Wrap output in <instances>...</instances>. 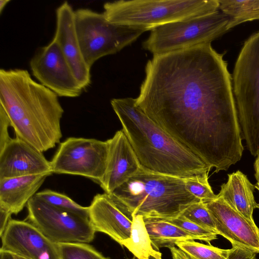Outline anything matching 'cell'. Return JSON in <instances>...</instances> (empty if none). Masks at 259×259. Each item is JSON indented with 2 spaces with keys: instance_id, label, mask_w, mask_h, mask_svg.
I'll list each match as a JSON object with an SVG mask.
<instances>
[{
  "instance_id": "6da1fadb",
  "label": "cell",
  "mask_w": 259,
  "mask_h": 259,
  "mask_svg": "<svg viewBox=\"0 0 259 259\" xmlns=\"http://www.w3.org/2000/svg\"><path fill=\"white\" fill-rule=\"evenodd\" d=\"M224 54L211 43L153 56L137 105L214 171L227 170L244 148Z\"/></svg>"
},
{
  "instance_id": "7a4b0ae2",
  "label": "cell",
  "mask_w": 259,
  "mask_h": 259,
  "mask_svg": "<svg viewBox=\"0 0 259 259\" xmlns=\"http://www.w3.org/2000/svg\"><path fill=\"white\" fill-rule=\"evenodd\" d=\"M0 106L18 137L43 152L60 143L64 110L58 96L22 69L0 70Z\"/></svg>"
},
{
  "instance_id": "3957f363",
  "label": "cell",
  "mask_w": 259,
  "mask_h": 259,
  "mask_svg": "<svg viewBox=\"0 0 259 259\" xmlns=\"http://www.w3.org/2000/svg\"><path fill=\"white\" fill-rule=\"evenodd\" d=\"M111 105L142 168L183 179L209 172V167L151 119L136 99L115 98Z\"/></svg>"
},
{
  "instance_id": "277c9868",
  "label": "cell",
  "mask_w": 259,
  "mask_h": 259,
  "mask_svg": "<svg viewBox=\"0 0 259 259\" xmlns=\"http://www.w3.org/2000/svg\"><path fill=\"white\" fill-rule=\"evenodd\" d=\"M185 179L150 172L141 167L109 195L125 206L132 215L173 219L192 203L201 201L187 190Z\"/></svg>"
},
{
  "instance_id": "5b68a950",
  "label": "cell",
  "mask_w": 259,
  "mask_h": 259,
  "mask_svg": "<svg viewBox=\"0 0 259 259\" xmlns=\"http://www.w3.org/2000/svg\"><path fill=\"white\" fill-rule=\"evenodd\" d=\"M219 5L218 0H121L105 3L103 13L111 22L148 31L213 13L219 10Z\"/></svg>"
},
{
  "instance_id": "8992f818",
  "label": "cell",
  "mask_w": 259,
  "mask_h": 259,
  "mask_svg": "<svg viewBox=\"0 0 259 259\" xmlns=\"http://www.w3.org/2000/svg\"><path fill=\"white\" fill-rule=\"evenodd\" d=\"M242 138L251 155L259 153V31L244 43L232 74Z\"/></svg>"
},
{
  "instance_id": "52a82bcc",
  "label": "cell",
  "mask_w": 259,
  "mask_h": 259,
  "mask_svg": "<svg viewBox=\"0 0 259 259\" xmlns=\"http://www.w3.org/2000/svg\"><path fill=\"white\" fill-rule=\"evenodd\" d=\"M75 23L83 57L90 68L100 58L119 52L147 31L111 22L103 13L87 8L75 11Z\"/></svg>"
},
{
  "instance_id": "ba28073f",
  "label": "cell",
  "mask_w": 259,
  "mask_h": 259,
  "mask_svg": "<svg viewBox=\"0 0 259 259\" xmlns=\"http://www.w3.org/2000/svg\"><path fill=\"white\" fill-rule=\"evenodd\" d=\"M228 17L218 10L165 24L151 30L143 47L156 56L211 43L228 31Z\"/></svg>"
},
{
  "instance_id": "9c48e42d",
  "label": "cell",
  "mask_w": 259,
  "mask_h": 259,
  "mask_svg": "<svg viewBox=\"0 0 259 259\" xmlns=\"http://www.w3.org/2000/svg\"><path fill=\"white\" fill-rule=\"evenodd\" d=\"M27 222L56 244L92 242L96 231L89 219L63 210L33 196L26 205Z\"/></svg>"
},
{
  "instance_id": "30bf717a",
  "label": "cell",
  "mask_w": 259,
  "mask_h": 259,
  "mask_svg": "<svg viewBox=\"0 0 259 259\" xmlns=\"http://www.w3.org/2000/svg\"><path fill=\"white\" fill-rule=\"evenodd\" d=\"M107 141L70 137L61 142L50 161L52 173L90 178L99 184L106 167Z\"/></svg>"
},
{
  "instance_id": "8fae6325",
  "label": "cell",
  "mask_w": 259,
  "mask_h": 259,
  "mask_svg": "<svg viewBox=\"0 0 259 259\" xmlns=\"http://www.w3.org/2000/svg\"><path fill=\"white\" fill-rule=\"evenodd\" d=\"M29 64L40 83L58 97L74 98L81 94L83 89L54 39L37 50Z\"/></svg>"
},
{
  "instance_id": "7c38bea8",
  "label": "cell",
  "mask_w": 259,
  "mask_h": 259,
  "mask_svg": "<svg viewBox=\"0 0 259 259\" xmlns=\"http://www.w3.org/2000/svg\"><path fill=\"white\" fill-rule=\"evenodd\" d=\"M0 236V250L26 259H60L57 244L27 221L11 219Z\"/></svg>"
},
{
  "instance_id": "4fadbf2b",
  "label": "cell",
  "mask_w": 259,
  "mask_h": 259,
  "mask_svg": "<svg viewBox=\"0 0 259 259\" xmlns=\"http://www.w3.org/2000/svg\"><path fill=\"white\" fill-rule=\"evenodd\" d=\"M210 212L218 235L237 246L259 253V228L231 207L221 197L205 203Z\"/></svg>"
},
{
  "instance_id": "5bb4252c",
  "label": "cell",
  "mask_w": 259,
  "mask_h": 259,
  "mask_svg": "<svg viewBox=\"0 0 259 259\" xmlns=\"http://www.w3.org/2000/svg\"><path fill=\"white\" fill-rule=\"evenodd\" d=\"M56 27L53 39L57 42L76 79L83 90L91 82V68L83 57L76 30L75 11L67 2L56 10Z\"/></svg>"
},
{
  "instance_id": "9a60e30c",
  "label": "cell",
  "mask_w": 259,
  "mask_h": 259,
  "mask_svg": "<svg viewBox=\"0 0 259 259\" xmlns=\"http://www.w3.org/2000/svg\"><path fill=\"white\" fill-rule=\"evenodd\" d=\"M52 174L51 162L30 144L16 137L0 150V180Z\"/></svg>"
},
{
  "instance_id": "2e32d148",
  "label": "cell",
  "mask_w": 259,
  "mask_h": 259,
  "mask_svg": "<svg viewBox=\"0 0 259 259\" xmlns=\"http://www.w3.org/2000/svg\"><path fill=\"white\" fill-rule=\"evenodd\" d=\"M89 208V220L96 232L105 233L120 245L130 236L133 217L128 209L109 194H97Z\"/></svg>"
},
{
  "instance_id": "e0dca14e",
  "label": "cell",
  "mask_w": 259,
  "mask_h": 259,
  "mask_svg": "<svg viewBox=\"0 0 259 259\" xmlns=\"http://www.w3.org/2000/svg\"><path fill=\"white\" fill-rule=\"evenodd\" d=\"M107 142L106 167L99 184L105 193L109 194L134 176L141 167L122 130L117 131Z\"/></svg>"
},
{
  "instance_id": "ac0fdd59",
  "label": "cell",
  "mask_w": 259,
  "mask_h": 259,
  "mask_svg": "<svg viewBox=\"0 0 259 259\" xmlns=\"http://www.w3.org/2000/svg\"><path fill=\"white\" fill-rule=\"evenodd\" d=\"M51 174L45 173L0 180V207L12 214H17Z\"/></svg>"
},
{
  "instance_id": "d6986e66",
  "label": "cell",
  "mask_w": 259,
  "mask_h": 259,
  "mask_svg": "<svg viewBox=\"0 0 259 259\" xmlns=\"http://www.w3.org/2000/svg\"><path fill=\"white\" fill-rule=\"evenodd\" d=\"M255 188L247 176L237 170L228 175V180L221 185L218 196L243 216L254 221L253 210L259 209L253 195Z\"/></svg>"
},
{
  "instance_id": "ffe728a7",
  "label": "cell",
  "mask_w": 259,
  "mask_h": 259,
  "mask_svg": "<svg viewBox=\"0 0 259 259\" xmlns=\"http://www.w3.org/2000/svg\"><path fill=\"white\" fill-rule=\"evenodd\" d=\"M153 248L159 251L162 248L174 247L181 242L198 240L178 226L164 220L144 218Z\"/></svg>"
},
{
  "instance_id": "44dd1931",
  "label": "cell",
  "mask_w": 259,
  "mask_h": 259,
  "mask_svg": "<svg viewBox=\"0 0 259 259\" xmlns=\"http://www.w3.org/2000/svg\"><path fill=\"white\" fill-rule=\"evenodd\" d=\"M132 217L130 236L122 242L121 246L126 247L138 259H162V253L152 245L144 217L140 215Z\"/></svg>"
},
{
  "instance_id": "7402d4cb",
  "label": "cell",
  "mask_w": 259,
  "mask_h": 259,
  "mask_svg": "<svg viewBox=\"0 0 259 259\" xmlns=\"http://www.w3.org/2000/svg\"><path fill=\"white\" fill-rule=\"evenodd\" d=\"M219 9L229 18L227 30L247 21L259 20V0H218Z\"/></svg>"
},
{
  "instance_id": "603a6c76",
  "label": "cell",
  "mask_w": 259,
  "mask_h": 259,
  "mask_svg": "<svg viewBox=\"0 0 259 259\" xmlns=\"http://www.w3.org/2000/svg\"><path fill=\"white\" fill-rule=\"evenodd\" d=\"M34 196L58 208L89 219V206H81L64 194L46 189L37 192Z\"/></svg>"
},
{
  "instance_id": "cb8c5ba5",
  "label": "cell",
  "mask_w": 259,
  "mask_h": 259,
  "mask_svg": "<svg viewBox=\"0 0 259 259\" xmlns=\"http://www.w3.org/2000/svg\"><path fill=\"white\" fill-rule=\"evenodd\" d=\"M176 246L192 259H227L230 250L202 244L195 240L179 242Z\"/></svg>"
},
{
  "instance_id": "d4e9b609",
  "label": "cell",
  "mask_w": 259,
  "mask_h": 259,
  "mask_svg": "<svg viewBox=\"0 0 259 259\" xmlns=\"http://www.w3.org/2000/svg\"><path fill=\"white\" fill-rule=\"evenodd\" d=\"M60 259H109L84 243L57 244Z\"/></svg>"
},
{
  "instance_id": "484cf974",
  "label": "cell",
  "mask_w": 259,
  "mask_h": 259,
  "mask_svg": "<svg viewBox=\"0 0 259 259\" xmlns=\"http://www.w3.org/2000/svg\"><path fill=\"white\" fill-rule=\"evenodd\" d=\"M208 173L185 179V185L187 190L204 203L212 201L217 197L208 182Z\"/></svg>"
},
{
  "instance_id": "4316f807",
  "label": "cell",
  "mask_w": 259,
  "mask_h": 259,
  "mask_svg": "<svg viewBox=\"0 0 259 259\" xmlns=\"http://www.w3.org/2000/svg\"><path fill=\"white\" fill-rule=\"evenodd\" d=\"M181 215L217 232L213 218L205 203L202 201L192 203L182 212Z\"/></svg>"
},
{
  "instance_id": "83f0119b",
  "label": "cell",
  "mask_w": 259,
  "mask_h": 259,
  "mask_svg": "<svg viewBox=\"0 0 259 259\" xmlns=\"http://www.w3.org/2000/svg\"><path fill=\"white\" fill-rule=\"evenodd\" d=\"M166 221L197 237L198 240L204 241L208 244H210L211 241L217 238V232L199 225L182 215Z\"/></svg>"
},
{
  "instance_id": "f1b7e54d",
  "label": "cell",
  "mask_w": 259,
  "mask_h": 259,
  "mask_svg": "<svg viewBox=\"0 0 259 259\" xmlns=\"http://www.w3.org/2000/svg\"><path fill=\"white\" fill-rule=\"evenodd\" d=\"M9 126H11L10 119L5 110L0 106V150L12 139L9 134Z\"/></svg>"
},
{
  "instance_id": "f546056e",
  "label": "cell",
  "mask_w": 259,
  "mask_h": 259,
  "mask_svg": "<svg viewBox=\"0 0 259 259\" xmlns=\"http://www.w3.org/2000/svg\"><path fill=\"white\" fill-rule=\"evenodd\" d=\"M227 259H256V253L237 246H232L229 249Z\"/></svg>"
},
{
  "instance_id": "4dcf8cb0",
  "label": "cell",
  "mask_w": 259,
  "mask_h": 259,
  "mask_svg": "<svg viewBox=\"0 0 259 259\" xmlns=\"http://www.w3.org/2000/svg\"><path fill=\"white\" fill-rule=\"evenodd\" d=\"M12 214L6 209L0 207V236L7 227Z\"/></svg>"
},
{
  "instance_id": "1f68e13d",
  "label": "cell",
  "mask_w": 259,
  "mask_h": 259,
  "mask_svg": "<svg viewBox=\"0 0 259 259\" xmlns=\"http://www.w3.org/2000/svg\"><path fill=\"white\" fill-rule=\"evenodd\" d=\"M172 259H192L184 251L176 247L169 249Z\"/></svg>"
},
{
  "instance_id": "d6a6232c",
  "label": "cell",
  "mask_w": 259,
  "mask_h": 259,
  "mask_svg": "<svg viewBox=\"0 0 259 259\" xmlns=\"http://www.w3.org/2000/svg\"><path fill=\"white\" fill-rule=\"evenodd\" d=\"M0 259H16L15 255L8 251L0 250Z\"/></svg>"
},
{
  "instance_id": "836d02e7",
  "label": "cell",
  "mask_w": 259,
  "mask_h": 259,
  "mask_svg": "<svg viewBox=\"0 0 259 259\" xmlns=\"http://www.w3.org/2000/svg\"><path fill=\"white\" fill-rule=\"evenodd\" d=\"M254 168L255 171V177L257 183L259 184V153L256 156L254 163Z\"/></svg>"
},
{
  "instance_id": "e575fe53",
  "label": "cell",
  "mask_w": 259,
  "mask_h": 259,
  "mask_svg": "<svg viewBox=\"0 0 259 259\" xmlns=\"http://www.w3.org/2000/svg\"><path fill=\"white\" fill-rule=\"evenodd\" d=\"M10 0H1L0 1V13H1L3 11V10L7 4L10 2Z\"/></svg>"
},
{
  "instance_id": "d590c367",
  "label": "cell",
  "mask_w": 259,
  "mask_h": 259,
  "mask_svg": "<svg viewBox=\"0 0 259 259\" xmlns=\"http://www.w3.org/2000/svg\"><path fill=\"white\" fill-rule=\"evenodd\" d=\"M16 259H26L18 255H15Z\"/></svg>"
},
{
  "instance_id": "8d00e7d4",
  "label": "cell",
  "mask_w": 259,
  "mask_h": 259,
  "mask_svg": "<svg viewBox=\"0 0 259 259\" xmlns=\"http://www.w3.org/2000/svg\"><path fill=\"white\" fill-rule=\"evenodd\" d=\"M255 188H256L259 191V186L257 185H255Z\"/></svg>"
},
{
  "instance_id": "74e56055",
  "label": "cell",
  "mask_w": 259,
  "mask_h": 259,
  "mask_svg": "<svg viewBox=\"0 0 259 259\" xmlns=\"http://www.w3.org/2000/svg\"><path fill=\"white\" fill-rule=\"evenodd\" d=\"M127 259H138L136 256H134L132 258H127Z\"/></svg>"
},
{
  "instance_id": "f35d334b",
  "label": "cell",
  "mask_w": 259,
  "mask_h": 259,
  "mask_svg": "<svg viewBox=\"0 0 259 259\" xmlns=\"http://www.w3.org/2000/svg\"><path fill=\"white\" fill-rule=\"evenodd\" d=\"M256 185H258L259 186V184L258 183H256Z\"/></svg>"
},
{
  "instance_id": "ab89813d",
  "label": "cell",
  "mask_w": 259,
  "mask_h": 259,
  "mask_svg": "<svg viewBox=\"0 0 259 259\" xmlns=\"http://www.w3.org/2000/svg\"><path fill=\"white\" fill-rule=\"evenodd\" d=\"M152 259H153V258H152Z\"/></svg>"
},
{
  "instance_id": "60d3db41",
  "label": "cell",
  "mask_w": 259,
  "mask_h": 259,
  "mask_svg": "<svg viewBox=\"0 0 259 259\" xmlns=\"http://www.w3.org/2000/svg\"><path fill=\"white\" fill-rule=\"evenodd\" d=\"M258 186V185H257Z\"/></svg>"
}]
</instances>
